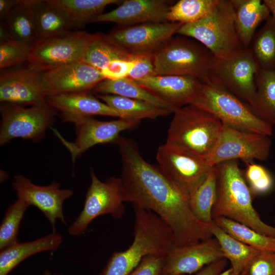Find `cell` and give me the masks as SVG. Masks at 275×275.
<instances>
[{
  "label": "cell",
  "instance_id": "cell-1",
  "mask_svg": "<svg viewBox=\"0 0 275 275\" xmlns=\"http://www.w3.org/2000/svg\"><path fill=\"white\" fill-rule=\"evenodd\" d=\"M121 176L127 202L153 211L171 230L175 246L213 237L208 226L198 220L189 205V196L171 181L159 167L145 160L136 146L120 154Z\"/></svg>",
  "mask_w": 275,
  "mask_h": 275
},
{
  "label": "cell",
  "instance_id": "cell-2",
  "mask_svg": "<svg viewBox=\"0 0 275 275\" xmlns=\"http://www.w3.org/2000/svg\"><path fill=\"white\" fill-rule=\"evenodd\" d=\"M217 170L215 202L213 219L224 216L246 225L257 232L275 238V227L260 218L253 205V194L239 168L238 160L216 165Z\"/></svg>",
  "mask_w": 275,
  "mask_h": 275
},
{
  "label": "cell",
  "instance_id": "cell-3",
  "mask_svg": "<svg viewBox=\"0 0 275 275\" xmlns=\"http://www.w3.org/2000/svg\"><path fill=\"white\" fill-rule=\"evenodd\" d=\"M166 142L180 146L206 160L223 124L212 114L189 104L174 112Z\"/></svg>",
  "mask_w": 275,
  "mask_h": 275
},
{
  "label": "cell",
  "instance_id": "cell-4",
  "mask_svg": "<svg viewBox=\"0 0 275 275\" xmlns=\"http://www.w3.org/2000/svg\"><path fill=\"white\" fill-rule=\"evenodd\" d=\"M177 34L196 40L215 58L243 48L237 34L231 0H218L210 13L197 21L183 24Z\"/></svg>",
  "mask_w": 275,
  "mask_h": 275
},
{
  "label": "cell",
  "instance_id": "cell-5",
  "mask_svg": "<svg viewBox=\"0 0 275 275\" xmlns=\"http://www.w3.org/2000/svg\"><path fill=\"white\" fill-rule=\"evenodd\" d=\"M191 104L212 114L223 125L268 136L272 135V126L256 117L239 98L210 81L202 82Z\"/></svg>",
  "mask_w": 275,
  "mask_h": 275
},
{
  "label": "cell",
  "instance_id": "cell-6",
  "mask_svg": "<svg viewBox=\"0 0 275 275\" xmlns=\"http://www.w3.org/2000/svg\"><path fill=\"white\" fill-rule=\"evenodd\" d=\"M155 72L160 75L196 77L209 81V72L214 59L202 44L186 37L171 38L153 53Z\"/></svg>",
  "mask_w": 275,
  "mask_h": 275
},
{
  "label": "cell",
  "instance_id": "cell-7",
  "mask_svg": "<svg viewBox=\"0 0 275 275\" xmlns=\"http://www.w3.org/2000/svg\"><path fill=\"white\" fill-rule=\"evenodd\" d=\"M101 34L71 31L56 37L38 39L31 46L28 68L41 73L82 61L89 47Z\"/></svg>",
  "mask_w": 275,
  "mask_h": 275
},
{
  "label": "cell",
  "instance_id": "cell-8",
  "mask_svg": "<svg viewBox=\"0 0 275 275\" xmlns=\"http://www.w3.org/2000/svg\"><path fill=\"white\" fill-rule=\"evenodd\" d=\"M259 70L251 49L242 48L224 58H214L209 72V81L251 105Z\"/></svg>",
  "mask_w": 275,
  "mask_h": 275
},
{
  "label": "cell",
  "instance_id": "cell-9",
  "mask_svg": "<svg viewBox=\"0 0 275 275\" xmlns=\"http://www.w3.org/2000/svg\"><path fill=\"white\" fill-rule=\"evenodd\" d=\"M91 184L86 195L84 207L68 229V233L78 236L85 233L90 223L98 216L110 214L121 218L124 212L126 194L121 178L112 176L103 182L91 169Z\"/></svg>",
  "mask_w": 275,
  "mask_h": 275
},
{
  "label": "cell",
  "instance_id": "cell-10",
  "mask_svg": "<svg viewBox=\"0 0 275 275\" xmlns=\"http://www.w3.org/2000/svg\"><path fill=\"white\" fill-rule=\"evenodd\" d=\"M56 110L47 103L26 107L1 103L0 145L16 138L38 142L53 124Z\"/></svg>",
  "mask_w": 275,
  "mask_h": 275
},
{
  "label": "cell",
  "instance_id": "cell-11",
  "mask_svg": "<svg viewBox=\"0 0 275 275\" xmlns=\"http://www.w3.org/2000/svg\"><path fill=\"white\" fill-rule=\"evenodd\" d=\"M270 136L223 125L218 139L206 159L210 167L239 159L246 164L254 160L265 161L269 156Z\"/></svg>",
  "mask_w": 275,
  "mask_h": 275
},
{
  "label": "cell",
  "instance_id": "cell-12",
  "mask_svg": "<svg viewBox=\"0 0 275 275\" xmlns=\"http://www.w3.org/2000/svg\"><path fill=\"white\" fill-rule=\"evenodd\" d=\"M156 158L163 173L189 196L197 189L212 167L205 159L168 142L158 147Z\"/></svg>",
  "mask_w": 275,
  "mask_h": 275
},
{
  "label": "cell",
  "instance_id": "cell-13",
  "mask_svg": "<svg viewBox=\"0 0 275 275\" xmlns=\"http://www.w3.org/2000/svg\"><path fill=\"white\" fill-rule=\"evenodd\" d=\"M183 24L169 21L141 23L120 26L106 35L132 55L153 53L177 34Z\"/></svg>",
  "mask_w": 275,
  "mask_h": 275
},
{
  "label": "cell",
  "instance_id": "cell-14",
  "mask_svg": "<svg viewBox=\"0 0 275 275\" xmlns=\"http://www.w3.org/2000/svg\"><path fill=\"white\" fill-rule=\"evenodd\" d=\"M140 121L119 118L103 121L92 117L82 118L74 124L75 140L70 142L55 129L53 131L70 152L72 162L92 147L101 144L115 143L123 131L135 127Z\"/></svg>",
  "mask_w": 275,
  "mask_h": 275
},
{
  "label": "cell",
  "instance_id": "cell-15",
  "mask_svg": "<svg viewBox=\"0 0 275 275\" xmlns=\"http://www.w3.org/2000/svg\"><path fill=\"white\" fill-rule=\"evenodd\" d=\"M12 185L17 198L35 206L43 213L51 226L52 232H56L57 220L66 224L63 206L64 201L72 196V189H61L60 183L57 182L46 186L38 185L21 174L14 176Z\"/></svg>",
  "mask_w": 275,
  "mask_h": 275
},
{
  "label": "cell",
  "instance_id": "cell-16",
  "mask_svg": "<svg viewBox=\"0 0 275 275\" xmlns=\"http://www.w3.org/2000/svg\"><path fill=\"white\" fill-rule=\"evenodd\" d=\"M105 78L100 70L82 61L66 64L41 73L47 96L92 91Z\"/></svg>",
  "mask_w": 275,
  "mask_h": 275
},
{
  "label": "cell",
  "instance_id": "cell-17",
  "mask_svg": "<svg viewBox=\"0 0 275 275\" xmlns=\"http://www.w3.org/2000/svg\"><path fill=\"white\" fill-rule=\"evenodd\" d=\"M0 102L24 106L47 103L41 73L29 68L1 70Z\"/></svg>",
  "mask_w": 275,
  "mask_h": 275
},
{
  "label": "cell",
  "instance_id": "cell-18",
  "mask_svg": "<svg viewBox=\"0 0 275 275\" xmlns=\"http://www.w3.org/2000/svg\"><path fill=\"white\" fill-rule=\"evenodd\" d=\"M224 258L218 241L213 237L188 245L173 246L166 257L161 274H191Z\"/></svg>",
  "mask_w": 275,
  "mask_h": 275
},
{
  "label": "cell",
  "instance_id": "cell-19",
  "mask_svg": "<svg viewBox=\"0 0 275 275\" xmlns=\"http://www.w3.org/2000/svg\"><path fill=\"white\" fill-rule=\"evenodd\" d=\"M134 81L176 109L191 104L202 83L194 77L172 75H156Z\"/></svg>",
  "mask_w": 275,
  "mask_h": 275
},
{
  "label": "cell",
  "instance_id": "cell-20",
  "mask_svg": "<svg viewBox=\"0 0 275 275\" xmlns=\"http://www.w3.org/2000/svg\"><path fill=\"white\" fill-rule=\"evenodd\" d=\"M163 0H126L116 9L98 16L93 22H112L121 26L166 22L170 6Z\"/></svg>",
  "mask_w": 275,
  "mask_h": 275
},
{
  "label": "cell",
  "instance_id": "cell-21",
  "mask_svg": "<svg viewBox=\"0 0 275 275\" xmlns=\"http://www.w3.org/2000/svg\"><path fill=\"white\" fill-rule=\"evenodd\" d=\"M47 103L60 112L64 122L76 121L93 115L119 118V115L89 91L58 94L47 98Z\"/></svg>",
  "mask_w": 275,
  "mask_h": 275
},
{
  "label": "cell",
  "instance_id": "cell-22",
  "mask_svg": "<svg viewBox=\"0 0 275 275\" xmlns=\"http://www.w3.org/2000/svg\"><path fill=\"white\" fill-rule=\"evenodd\" d=\"M237 34L243 48H249L259 25L270 15L260 0H231Z\"/></svg>",
  "mask_w": 275,
  "mask_h": 275
},
{
  "label": "cell",
  "instance_id": "cell-23",
  "mask_svg": "<svg viewBox=\"0 0 275 275\" xmlns=\"http://www.w3.org/2000/svg\"><path fill=\"white\" fill-rule=\"evenodd\" d=\"M63 242V236L52 232L38 239L18 242L0 251V275H8L22 261L38 253L57 250Z\"/></svg>",
  "mask_w": 275,
  "mask_h": 275
},
{
  "label": "cell",
  "instance_id": "cell-24",
  "mask_svg": "<svg viewBox=\"0 0 275 275\" xmlns=\"http://www.w3.org/2000/svg\"><path fill=\"white\" fill-rule=\"evenodd\" d=\"M218 241L225 258L229 261L230 275H242L252 259L260 251L236 240L222 230L214 222L208 226Z\"/></svg>",
  "mask_w": 275,
  "mask_h": 275
},
{
  "label": "cell",
  "instance_id": "cell-25",
  "mask_svg": "<svg viewBox=\"0 0 275 275\" xmlns=\"http://www.w3.org/2000/svg\"><path fill=\"white\" fill-rule=\"evenodd\" d=\"M61 10L74 28H83L102 14L109 5L119 4L120 0H47Z\"/></svg>",
  "mask_w": 275,
  "mask_h": 275
},
{
  "label": "cell",
  "instance_id": "cell-26",
  "mask_svg": "<svg viewBox=\"0 0 275 275\" xmlns=\"http://www.w3.org/2000/svg\"><path fill=\"white\" fill-rule=\"evenodd\" d=\"M119 115V118L140 121L143 119H156L166 116L172 112L142 100L111 94H97Z\"/></svg>",
  "mask_w": 275,
  "mask_h": 275
},
{
  "label": "cell",
  "instance_id": "cell-27",
  "mask_svg": "<svg viewBox=\"0 0 275 275\" xmlns=\"http://www.w3.org/2000/svg\"><path fill=\"white\" fill-rule=\"evenodd\" d=\"M92 91L96 95L111 94L142 100L169 110L173 113L177 109L127 77L116 80L105 79L95 86Z\"/></svg>",
  "mask_w": 275,
  "mask_h": 275
},
{
  "label": "cell",
  "instance_id": "cell-28",
  "mask_svg": "<svg viewBox=\"0 0 275 275\" xmlns=\"http://www.w3.org/2000/svg\"><path fill=\"white\" fill-rule=\"evenodd\" d=\"M38 39L65 34L73 29L65 14L47 1L32 0Z\"/></svg>",
  "mask_w": 275,
  "mask_h": 275
},
{
  "label": "cell",
  "instance_id": "cell-29",
  "mask_svg": "<svg viewBox=\"0 0 275 275\" xmlns=\"http://www.w3.org/2000/svg\"><path fill=\"white\" fill-rule=\"evenodd\" d=\"M246 104L258 118L271 126L275 125V71L260 69L253 103Z\"/></svg>",
  "mask_w": 275,
  "mask_h": 275
},
{
  "label": "cell",
  "instance_id": "cell-30",
  "mask_svg": "<svg viewBox=\"0 0 275 275\" xmlns=\"http://www.w3.org/2000/svg\"><path fill=\"white\" fill-rule=\"evenodd\" d=\"M3 22L14 40L32 45L38 39L32 0H20Z\"/></svg>",
  "mask_w": 275,
  "mask_h": 275
},
{
  "label": "cell",
  "instance_id": "cell-31",
  "mask_svg": "<svg viewBox=\"0 0 275 275\" xmlns=\"http://www.w3.org/2000/svg\"><path fill=\"white\" fill-rule=\"evenodd\" d=\"M217 170L212 167L203 182L189 196V205L196 218L209 226L213 223L212 210L215 202Z\"/></svg>",
  "mask_w": 275,
  "mask_h": 275
},
{
  "label": "cell",
  "instance_id": "cell-32",
  "mask_svg": "<svg viewBox=\"0 0 275 275\" xmlns=\"http://www.w3.org/2000/svg\"><path fill=\"white\" fill-rule=\"evenodd\" d=\"M249 48L260 69L275 71V22L271 15L256 33Z\"/></svg>",
  "mask_w": 275,
  "mask_h": 275
},
{
  "label": "cell",
  "instance_id": "cell-33",
  "mask_svg": "<svg viewBox=\"0 0 275 275\" xmlns=\"http://www.w3.org/2000/svg\"><path fill=\"white\" fill-rule=\"evenodd\" d=\"M213 221L240 242L260 251L275 252V238L264 235L246 225L224 216L217 217Z\"/></svg>",
  "mask_w": 275,
  "mask_h": 275
},
{
  "label": "cell",
  "instance_id": "cell-34",
  "mask_svg": "<svg viewBox=\"0 0 275 275\" xmlns=\"http://www.w3.org/2000/svg\"><path fill=\"white\" fill-rule=\"evenodd\" d=\"M132 55L110 40L106 35L101 34L87 50L82 62L101 70L114 60H132Z\"/></svg>",
  "mask_w": 275,
  "mask_h": 275
},
{
  "label": "cell",
  "instance_id": "cell-35",
  "mask_svg": "<svg viewBox=\"0 0 275 275\" xmlns=\"http://www.w3.org/2000/svg\"><path fill=\"white\" fill-rule=\"evenodd\" d=\"M218 0H180L171 5L167 21L187 24L203 18L214 8Z\"/></svg>",
  "mask_w": 275,
  "mask_h": 275
},
{
  "label": "cell",
  "instance_id": "cell-36",
  "mask_svg": "<svg viewBox=\"0 0 275 275\" xmlns=\"http://www.w3.org/2000/svg\"><path fill=\"white\" fill-rule=\"evenodd\" d=\"M29 206L17 198L6 209L0 226V251L19 242L17 238L19 226Z\"/></svg>",
  "mask_w": 275,
  "mask_h": 275
},
{
  "label": "cell",
  "instance_id": "cell-37",
  "mask_svg": "<svg viewBox=\"0 0 275 275\" xmlns=\"http://www.w3.org/2000/svg\"><path fill=\"white\" fill-rule=\"evenodd\" d=\"M31 45L13 39L1 42V70L27 62Z\"/></svg>",
  "mask_w": 275,
  "mask_h": 275
},
{
  "label": "cell",
  "instance_id": "cell-38",
  "mask_svg": "<svg viewBox=\"0 0 275 275\" xmlns=\"http://www.w3.org/2000/svg\"><path fill=\"white\" fill-rule=\"evenodd\" d=\"M244 178L253 196L268 193L273 187V179L265 168L253 162L246 164Z\"/></svg>",
  "mask_w": 275,
  "mask_h": 275
},
{
  "label": "cell",
  "instance_id": "cell-39",
  "mask_svg": "<svg viewBox=\"0 0 275 275\" xmlns=\"http://www.w3.org/2000/svg\"><path fill=\"white\" fill-rule=\"evenodd\" d=\"M242 275H275V252L260 251Z\"/></svg>",
  "mask_w": 275,
  "mask_h": 275
},
{
  "label": "cell",
  "instance_id": "cell-40",
  "mask_svg": "<svg viewBox=\"0 0 275 275\" xmlns=\"http://www.w3.org/2000/svg\"><path fill=\"white\" fill-rule=\"evenodd\" d=\"M135 64L130 70L127 78L133 80L156 75L153 53L135 55Z\"/></svg>",
  "mask_w": 275,
  "mask_h": 275
},
{
  "label": "cell",
  "instance_id": "cell-41",
  "mask_svg": "<svg viewBox=\"0 0 275 275\" xmlns=\"http://www.w3.org/2000/svg\"><path fill=\"white\" fill-rule=\"evenodd\" d=\"M165 260L164 256L147 255L129 275H160Z\"/></svg>",
  "mask_w": 275,
  "mask_h": 275
},
{
  "label": "cell",
  "instance_id": "cell-42",
  "mask_svg": "<svg viewBox=\"0 0 275 275\" xmlns=\"http://www.w3.org/2000/svg\"><path fill=\"white\" fill-rule=\"evenodd\" d=\"M135 64L134 55L132 60H117L111 61L100 72L105 79H119L127 77Z\"/></svg>",
  "mask_w": 275,
  "mask_h": 275
},
{
  "label": "cell",
  "instance_id": "cell-43",
  "mask_svg": "<svg viewBox=\"0 0 275 275\" xmlns=\"http://www.w3.org/2000/svg\"><path fill=\"white\" fill-rule=\"evenodd\" d=\"M227 263L226 258L222 259L205 266L195 275H223Z\"/></svg>",
  "mask_w": 275,
  "mask_h": 275
},
{
  "label": "cell",
  "instance_id": "cell-44",
  "mask_svg": "<svg viewBox=\"0 0 275 275\" xmlns=\"http://www.w3.org/2000/svg\"><path fill=\"white\" fill-rule=\"evenodd\" d=\"M20 2V0H0V20L3 22L10 12Z\"/></svg>",
  "mask_w": 275,
  "mask_h": 275
},
{
  "label": "cell",
  "instance_id": "cell-45",
  "mask_svg": "<svg viewBox=\"0 0 275 275\" xmlns=\"http://www.w3.org/2000/svg\"><path fill=\"white\" fill-rule=\"evenodd\" d=\"M263 2L267 7L271 16L275 22V0H264Z\"/></svg>",
  "mask_w": 275,
  "mask_h": 275
},
{
  "label": "cell",
  "instance_id": "cell-46",
  "mask_svg": "<svg viewBox=\"0 0 275 275\" xmlns=\"http://www.w3.org/2000/svg\"><path fill=\"white\" fill-rule=\"evenodd\" d=\"M8 178V174L5 171L1 170V182H3Z\"/></svg>",
  "mask_w": 275,
  "mask_h": 275
},
{
  "label": "cell",
  "instance_id": "cell-47",
  "mask_svg": "<svg viewBox=\"0 0 275 275\" xmlns=\"http://www.w3.org/2000/svg\"><path fill=\"white\" fill-rule=\"evenodd\" d=\"M42 275H62L60 274H52L50 271H49L48 270H45Z\"/></svg>",
  "mask_w": 275,
  "mask_h": 275
},
{
  "label": "cell",
  "instance_id": "cell-48",
  "mask_svg": "<svg viewBox=\"0 0 275 275\" xmlns=\"http://www.w3.org/2000/svg\"><path fill=\"white\" fill-rule=\"evenodd\" d=\"M160 275H172V274H160Z\"/></svg>",
  "mask_w": 275,
  "mask_h": 275
},
{
  "label": "cell",
  "instance_id": "cell-49",
  "mask_svg": "<svg viewBox=\"0 0 275 275\" xmlns=\"http://www.w3.org/2000/svg\"><path fill=\"white\" fill-rule=\"evenodd\" d=\"M274 224H275V219H274ZM275 227V226H274Z\"/></svg>",
  "mask_w": 275,
  "mask_h": 275
},
{
  "label": "cell",
  "instance_id": "cell-50",
  "mask_svg": "<svg viewBox=\"0 0 275 275\" xmlns=\"http://www.w3.org/2000/svg\"><path fill=\"white\" fill-rule=\"evenodd\" d=\"M227 275H230V274H227Z\"/></svg>",
  "mask_w": 275,
  "mask_h": 275
}]
</instances>
